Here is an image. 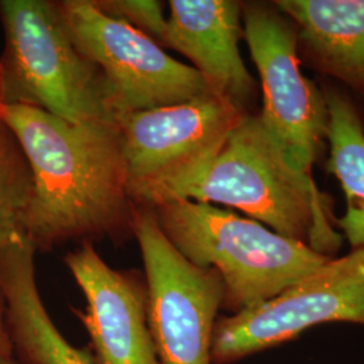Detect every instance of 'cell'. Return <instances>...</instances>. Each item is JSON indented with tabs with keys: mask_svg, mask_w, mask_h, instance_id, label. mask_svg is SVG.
<instances>
[{
	"mask_svg": "<svg viewBox=\"0 0 364 364\" xmlns=\"http://www.w3.org/2000/svg\"><path fill=\"white\" fill-rule=\"evenodd\" d=\"M6 103V84H4V75H3V68L0 64V114H1V109L4 108Z\"/></svg>",
	"mask_w": 364,
	"mask_h": 364,
	"instance_id": "18",
	"label": "cell"
},
{
	"mask_svg": "<svg viewBox=\"0 0 364 364\" xmlns=\"http://www.w3.org/2000/svg\"><path fill=\"white\" fill-rule=\"evenodd\" d=\"M0 355L13 356V344L6 323V305L0 290Z\"/></svg>",
	"mask_w": 364,
	"mask_h": 364,
	"instance_id": "17",
	"label": "cell"
},
{
	"mask_svg": "<svg viewBox=\"0 0 364 364\" xmlns=\"http://www.w3.org/2000/svg\"><path fill=\"white\" fill-rule=\"evenodd\" d=\"M0 19L7 105L70 123H117L103 80L69 37L57 3L0 0Z\"/></svg>",
	"mask_w": 364,
	"mask_h": 364,
	"instance_id": "4",
	"label": "cell"
},
{
	"mask_svg": "<svg viewBox=\"0 0 364 364\" xmlns=\"http://www.w3.org/2000/svg\"><path fill=\"white\" fill-rule=\"evenodd\" d=\"M246 115L208 92L180 105L120 117L117 127L132 201L156 208L182 200Z\"/></svg>",
	"mask_w": 364,
	"mask_h": 364,
	"instance_id": "5",
	"label": "cell"
},
{
	"mask_svg": "<svg viewBox=\"0 0 364 364\" xmlns=\"http://www.w3.org/2000/svg\"><path fill=\"white\" fill-rule=\"evenodd\" d=\"M182 200L239 209L329 258L336 257L344 239L335 230L332 200L289 162L258 112L240 120L205 176Z\"/></svg>",
	"mask_w": 364,
	"mask_h": 364,
	"instance_id": "2",
	"label": "cell"
},
{
	"mask_svg": "<svg viewBox=\"0 0 364 364\" xmlns=\"http://www.w3.org/2000/svg\"><path fill=\"white\" fill-rule=\"evenodd\" d=\"M69 37L103 80L117 120L132 112L203 96L207 81L170 57L154 39L103 13L93 0L57 3Z\"/></svg>",
	"mask_w": 364,
	"mask_h": 364,
	"instance_id": "6",
	"label": "cell"
},
{
	"mask_svg": "<svg viewBox=\"0 0 364 364\" xmlns=\"http://www.w3.org/2000/svg\"><path fill=\"white\" fill-rule=\"evenodd\" d=\"M36 251L28 239L0 248V290L13 353L21 364H95L91 352L73 347L46 311L36 281Z\"/></svg>",
	"mask_w": 364,
	"mask_h": 364,
	"instance_id": "12",
	"label": "cell"
},
{
	"mask_svg": "<svg viewBox=\"0 0 364 364\" xmlns=\"http://www.w3.org/2000/svg\"><path fill=\"white\" fill-rule=\"evenodd\" d=\"M33 176L13 131L0 119V248L27 239Z\"/></svg>",
	"mask_w": 364,
	"mask_h": 364,
	"instance_id": "15",
	"label": "cell"
},
{
	"mask_svg": "<svg viewBox=\"0 0 364 364\" xmlns=\"http://www.w3.org/2000/svg\"><path fill=\"white\" fill-rule=\"evenodd\" d=\"M164 46L193 63L209 90L252 114L257 82L243 63L242 1L171 0Z\"/></svg>",
	"mask_w": 364,
	"mask_h": 364,
	"instance_id": "11",
	"label": "cell"
},
{
	"mask_svg": "<svg viewBox=\"0 0 364 364\" xmlns=\"http://www.w3.org/2000/svg\"><path fill=\"white\" fill-rule=\"evenodd\" d=\"M144 266L149 323L159 364H212V338L224 304V284L170 243L153 208L132 218Z\"/></svg>",
	"mask_w": 364,
	"mask_h": 364,
	"instance_id": "9",
	"label": "cell"
},
{
	"mask_svg": "<svg viewBox=\"0 0 364 364\" xmlns=\"http://www.w3.org/2000/svg\"><path fill=\"white\" fill-rule=\"evenodd\" d=\"M154 209L170 243L198 267L216 270L230 314L274 299L329 257L258 221L212 204L177 200Z\"/></svg>",
	"mask_w": 364,
	"mask_h": 364,
	"instance_id": "3",
	"label": "cell"
},
{
	"mask_svg": "<svg viewBox=\"0 0 364 364\" xmlns=\"http://www.w3.org/2000/svg\"><path fill=\"white\" fill-rule=\"evenodd\" d=\"M242 23L259 73L260 120L289 162L313 177L328 146V107L323 90L301 72L297 27L274 1L242 3Z\"/></svg>",
	"mask_w": 364,
	"mask_h": 364,
	"instance_id": "8",
	"label": "cell"
},
{
	"mask_svg": "<svg viewBox=\"0 0 364 364\" xmlns=\"http://www.w3.org/2000/svg\"><path fill=\"white\" fill-rule=\"evenodd\" d=\"M328 323L364 326V247L326 260L274 299L219 316L212 364L237 363Z\"/></svg>",
	"mask_w": 364,
	"mask_h": 364,
	"instance_id": "7",
	"label": "cell"
},
{
	"mask_svg": "<svg viewBox=\"0 0 364 364\" xmlns=\"http://www.w3.org/2000/svg\"><path fill=\"white\" fill-rule=\"evenodd\" d=\"M297 27L299 60L364 97V0H277Z\"/></svg>",
	"mask_w": 364,
	"mask_h": 364,
	"instance_id": "13",
	"label": "cell"
},
{
	"mask_svg": "<svg viewBox=\"0 0 364 364\" xmlns=\"http://www.w3.org/2000/svg\"><path fill=\"white\" fill-rule=\"evenodd\" d=\"M0 364H16V362L14 360L13 356L0 355Z\"/></svg>",
	"mask_w": 364,
	"mask_h": 364,
	"instance_id": "19",
	"label": "cell"
},
{
	"mask_svg": "<svg viewBox=\"0 0 364 364\" xmlns=\"http://www.w3.org/2000/svg\"><path fill=\"white\" fill-rule=\"evenodd\" d=\"M0 119L31 170L26 236L36 250L132 232L135 208L117 123H70L18 105H4Z\"/></svg>",
	"mask_w": 364,
	"mask_h": 364,
	"instance_id": "1",
	"label": "cell"
},
{
	"mask_svg": "<svg viewBox=\"0 0 364 364\" xmlns=\"http://www.w3.org/2000/svg\"><path fill=\"white\" fill-rule=\"evenodd\" d=\"M64 260L87 301L84 311L73 313L90 336L95 364H159L141 274L112 269L91 242Z\"/></svg>",
	"mask_w": 364,
	"mask_h": 364,
	"instance_id": "10",
	"label": "cell"
},
{
	"mask_svg": "<svg viewBox=\"0 0 364 364\" xmlns=\"http://www.w3.org/2000/svg\"><path fill=\"white\" fill-rule=\"evenodd\" d=\"M103 13L120 19L164 46L168 19L156 0H93Z\"/></svg>",
	"mask_w": 364,
	"mask_h": 364,
	"instance_id": "16",
	"label": "cell"
},
{
	"mask_svg": "<svg viewBox=\"0 0 364 364\" xmlns=\"http://www.w3.org/2000/svg\"><path fill=\"white\" fill-rule=\"evenodd\" d=\"M328 107L326 169L346 196V213L333 224L353 248L364 247V122L351 96L338 87L323 88Z\"/></svg>",
	"mask_w": 364,
	"mask_h": 364,
	"instance_id": "14",
	"label": "cell"
}]
</instances>
